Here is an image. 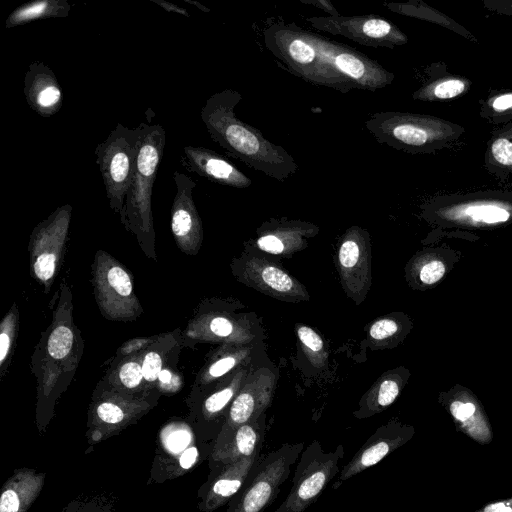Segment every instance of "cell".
Returning a JSON list of instances; mask_svg holds the SVG:
<instances>
[{
  "instance_id": "1",
  "label": "cell",
  "mask_w": 512,
  "mask_h": 512,
  "mask_svg": "<svg viewBox=\"0 0 512 512\" xmlns=\"http://www.w3.org/2000/svg\"><path fill=\"white\" fill-rule=\"evenodd\" d=\"M52 320L42 332L31 356L36 379L37 415L52 414L57 399L71 384L80 365L84 341L73 318V295L66 281L53 296Z\"/></svg>"
},
{
  "instance_id": "2",
  "label": "cell",
  "mask_w": 512,
  "mask_h": 512,
  "mask_svg": "<svg viewBox=\"0 0 512 512\" xmlns=\"http://www.w3.org/2000/svg\"><path fill=\"white\" fill-rule=\"evenodd\" d=\"M242 100V94L232 88L214 93L206 100L200 117L210 138L249 168L284 182L298 171V164L282 146L236 116L235 108Z\"/></svg>"
},
{
  "instance_id": "3",
  "label": "cell",
  "mask_w": 512,
  "mask_h": 512,
  "mask_svg": "<svg viewBox=\"0 0 512 512\" xmlns=\"http://www.w3.org/2000/svg\"><path fill=\"white\" fill-rule=\"evenodd\" d=\"M136 129V161L121 223L128 232L135 235L145 256L156 261L152 190L163 156L166 133L159 124L143 122Z\"/></svg>"
},
{
  "instance_id": "4",
  "label": "cell",
  "mask_w": 512,
  "mask_h": 512,
  "mask_svg": "<svg viewBox=\"0 0 512 512\" xmlns=\"http://www.w3.org/2000/svg\"><path fill=\"white\" fill-rule=\"evenodd\" d=\"M267 50L294 76L341 93L353 88L328 62L314 33L296 23L275 22L263 33Z\"/></svg>"
},
{
  "instance_id": "5",
  "label": "cell",
  "mask_w": 512,
  "mask_h": 512,
  "mask_svg": "<svg viewBox=\"0 0 512 512\" xmlns=\"http://www.w3.org/2000/svg\"><path fill=\"white\" fill-rule=\"evenodd\" d=\"M364 126L379 144L411 154L434 153L464 133L451 121L400 111L375 112Z\"/></svg>"
},
{
  "instance_id": "6",
  "label": "cell",
  "mask_w": 512,
  "mask_h": 512,
  "mask_svg": "<svg viewBox=\"0 0 512 512\" xmlns=\"http://www.w3.org/2000/svg\"><path fill=\"white\" fill-rule=\"evenodd\" d=\"M91 284L101 315L110 321L138 319L143 307L135 293L131 272L105 250H97L91 264Z\"/></svg>"
},
{
  "instance_id": "7",
  "label": "cell",
  "mask_w": 512,
  "mask_h": 512,
  "mask_svg": "<svg viewBox=\"0 0 512 512\" xmlns=\"http://www.w3.org/2000/svg\"><path fill=\"white\" fill-rule=\"evenodd\" d=\"M303 449V443H285L261 455L226 512H263L277 498Z\"/></svg>"
},
{
  "instance_id": "8",
  "label": "cell",
  "mask_w": 512,
  "mask_h": 512,
  "mask_svg": "<svg viewBox=\"0 0 512 512\" xmlns=\"http://www.w3.org/2000/svg\"><path fill=\"white\" fill-rule=\"evenodd\" d=\"M345 451L342 444L333 451H324L313 440L301 453L291 489L274 512H304L315 503L333 478L340 473V460Z\"/></svg>"
},
{
  "instance_id": "9",
  "label": "cell",
  "mask_w": 512,
  "mask_h": 512,
  "mask_svg": "<svg viewBox=\"0 0 512 512\" xmlns=\"http://www.w3.org/2000/svg\"><path fill=\"white\" fill-rule=\"evenodd\" d=\"M137 152V129L122 123L109 133L95 148L109 206L114 213L124 217L125 199L131 185Z\"/></svg>"
},
{
  "instance_id": "10",
  "label": "cell",
  "mask_w": 512,
  "mask_h": 512,
  "mask_svg": "<svg viewBox=\"0 0 512 512\" xmlns=\"http://www.w3.org/2000/svg\"><path fill=\"white\" fill-rule=\"evenodd\" d=\"M72 206L56 208L32 230L28 243L30 276L49 293L63 261Z\"/></svg>"
},
{
  "instance_id": "11",
  "label": "cell",
  "mask_w": 512,
  "mask_h": 512,
  "mask_svg": "<svg viewBox=\"0 0 512 512\" xmlns=\"http://www.w3.org/2000/svg\"><path fill=\"white\" fill-rule=\"evenodd\" d=\"M434 219L464 228H495L512 221V195L502 192L435 200L427 208Z\"/></svg>"
},
{
  "instance_id": "12",
  "label": "cell",
  "mask_w": 512,
  "mask_h": 512,
  "mask_svg": "<svg viewBox=\"0 0 512 512\" xmlns=\"http://www.w3.org/2000/svg\"><path fill=\"white\" fill-rule=\"evenodd\" d=\"M231 268L239 282L275 299L293 303L310 299L302 283L265 256L243 253L233 259Z\"/></svg>"
},
{
  "instance_id": "13",
  "label": "cell",
  "mask_w": 512,
  "mask_h": 512,
  "mask_svg": "<svg viewBox=\"0 0 512 512\" xmlns=\"http://www.w3.org/2000/svg\"><path fill=\"white\" fill-rule=\"evenodd\" d=\"M306 20L316 30L343 36L363 46L394 49L408 42L396 24L379 15L312 16Z\"/></svg>"
},
{
  "instance_id": "14",
  "label": "cell",
  "mask_w": 512,
  "mask_h": 512,
  "mask_svg": "<svg viewBox=\"0 0 512 512\" xmlns=\"http://www.w3.org/2000/svg\"><path fill=\"white\" fill-rule=\"evenodd\" d=\"M371 261L368 231L356 225L349 227L340 239L336 265L344 292L357 305L365 300L371 287Z\"/></svg>"
},
{
  "instance_id": "15",
  "label": "cell",
  "mask_w": 512,
  "mask_h": 512,
  "mask_svg": "<svg viewBox=\"0 0 512 512\" xmlns=\"http://www.w3.org/2000/svg\"><path fill=\"white\" fill-rule=\"evenodd\" d=\"M315 41L335 71L353 89L376 91L390 85L395 75L379 62L351 46L314 33Z\"/></svg>"
},
{
  "instance_id": "16",
  "label": "cell",
  "mask_w": 512,
  "mask_h": 512,
  "mask_svg": "<svg viewBox=\"0 0 512 512\" xmlns=\"http://www.w3.org/2000/svg\"><path fill=\"white\" fill-rule=\"evenodd\" d=\"M160 396L161 392L157 388L127 393L99 381L92 393L90 419L92 423L101 426L120 427L153 408Z\"/></svg>"
},
{
  "instance_id": "17",
  "label": "cell",
  "mask_w": 512,
  "mask_h": 512,
  "mask_svg": "<svg viewBox=\"0 0 512 512\" xmlns=\"http://www.w3.org/2000/svg\"><path fill=\"white\" fill-rule=\"evenodd\" d=\"M276 382L275 374L267 368H259L248 374L228 410L214 446L223 443L240 425L264 414L272 402Z\"/></svg>"
},
{
  "instance_id": "18",
  "label": "cell",
  "mask_w": 512,
  "mask_h": 512,
  "mask_svg": "<svg viewBox=\"0 0 512 512\" xmlns=\"http://www.w3.org/2000/svg\"><path fill=\"white\" fill-rule=\"evenodd\" d=\"M182 337L183 347H190L200 342L243 345L251 335L241 321L205 300L194 311Z\"/></svg>"
},
{
  "instance_id": "19",
  "label": "cell",
  "mask_w": 512,
  "mask_h": 512,
  "mask_svg": "<svg viewBox=\"0 0 512 512\" xmlns=\"http://www.w3.org/2000/svg\"><path fill=\"white\" fill-rule=\"evenodd\" d=\"M413 426L392 419L381 425L343 466L338 480L333 484L338 489L343 482L364 470L375 466L386 456L407 443L414 435Z\"/></svg>"
},
{
  "instance_id": "20",
  "label": "cell",
  "mask_w": 512,
  "mask_h": 512,
  "mask_svg": "<svg viewBox=\"0 0 512 512\" xmlns=\"http://www.w3.org/2000/svg\"><path fill=\"white\" fill-rule=\"evenodd\" d=\"M176 193L172 202L170 226L177 247L187 255H196L203 242V225L193 200L196 182L175 171Z\"/></svg>"
},
{
  "instance_id": "21",
  "label": "cell",
  "mask_w": 512,
  "mask_h": 512,
  "mask_svg": "<svg viewBox=\"0 0 512 512\" xmlns=\"http://www.w3.org/2000/svg\"><path fill=\"white\" fill-rule=\"evenodd\" d=\"M439 401L447 409L457 428L480 444L491 442L493 434L488 416L468 388L455 385L439 395Z\"/></svg>"
},
{
  "instance_id": "22",
  "label": "cell",
  "mask_w": 512,
  "mask_h": 512,
  "mask_svg": "<svg viewBox=\"0 0 512 512\" xmlns=\"http://www.w3.org/2000/svg\"><path fill=\"white\" fill-rule=\"evenodd\" d=\"M319 232V227L302 220L270 219L257 230L255 246L268 254L290 257L308 245V239Z\"/></svg>"
},
{
  "instance_id": "23",
  "label": "cell",
  "mask_w": 512,
  "mask_h": 512,
  "mask_svg": "<svg viewBox=\"0 0 512 512\" xmlns=\"http://www.w3.org/2000/svg\"><path fill=\"white\" fill-rule=\"evenodd\" d=\"M249 372L245 367H239L220 381L205 389L188 395L187 403L191 412L199 420L213 422L224 417L226 420L228 410L241 390Z\"/></svg>"
},
{
  "instance_id": "24",
  "label": "cell",
  "mask_w": 512,
  "mask_h": 512,
  "mask_svg": "<svg viewBox=\"0 0 512 512\" xmlns=\"http://www.w3.org/2000/svg\"><path fill=\"white\" fill-rule=\"evenodd\" d=\"M181 163L188 171L216 184L239 189L252 185V180L230 160L205 147L184 146Z\"/></svg>"
},
{
  "instance_id": "25",
  "label": "cell",
  "mask_w": 512,
  "mask_h": 512,
  "mask_svg": "<svg viewBox=\"0 0 512 512\" xmlns=\"http://www.w3.org/2000/svg\"><path fill=\"white\" fill-rule=\"evenodd\" d=\"M23 91L29 107L42 117H51L62 107L61 86L52 69L43 62L34 61L29 65Z\"/></svg>"
},
{
  "instance_id": "26",
  "label": "cell",
  "mask_w": 512,
  "mask_h": 512,
  "mask_svg": "<svg viewBox=\"0 0 512 512\" xmlns=\"http://www.w3.org/2000/svg\"><path fill=\"white\" fill-rule=\"evenodd\" d=\"M266 433L265 414L237 427L220 445L214 446L213 463L217 470L241 459L261 453Z\"/></svg>"
},
{
  "instance_id": "27",
  "label": "cell",
  "mask_w": 512,
  "mask_h": 512,
  "mask_svg": "<svg viewBox=\"0 0 512 512\" xmlns=\"http://www.w3.org/2000/svg\"><path fill=\"white\" fill-rule=\"evenodd\" d=\"M261 453L228 464L217 470L206 488L202 509L213 511L223 506L239 492Z\"/></svg>"
},
{
  "instance_id": "28",
  "label": "cell",
  "mask_w": 512,
  "mask_h": 512,
  "mask_svg": "<svg viewBox=\"0 0 512 512\" xmlns=\"http://www.w3.org/2000/svg\"><path fill=\"white\" fill-rule=\"evenodd\" d=\"M410 372L398 367L383 373L361 397L353 415L365 419L379 414L391 406L403 390Z\"/></svg>"
},
{
  "instance_id": "29",
  "label": "cell",
  "mask_w": 512,
  "mask_h": 512,
  "mask_svg": "<svg viewBox=\"0 0 512 512\" xmlns=\"http://www.w3.org/2000/svg\"><path fill=\"white\" fill-rule=\"evenodd\" d=\"M182 348L183 337L179 328L155 335L142 352V370L149 387L156 388L159 374L166 366L178 362Z\"/></svg>"
},
{
  "instance_id": "30",
  "label": "cell",
  "mask_w": 512,
  "mask_h": 512,
  "mask_svg": "<svg viewBox=\"0 0 512 512\" xmlns=\"http://www.w3.org/2000/svg\"><path fill=\"white\" fill-rule=\"evenodd\" d=\"M250 355L243 345L224 344L214 351L196 375L191 393L201 391L241 367Z\"/></svg>"
},
{
  "instance_id": "31",
  "label": "cell",
  "mask_w": 512,
  "mask_h": 512,
  "mask_svg": "<svg viewBox=\"0 0 512 512\" xmlns=\"http://www.w3.org/2000/svg\"><path fill=\"white\" fill-rule=\"evenodd\" d=\"M142 352L125 357H113L108 364L102 383L119 391L127 393H140L151 388L147 385L142 370Z\"/></svg>"
},
{
  "instance_id": "32",
  "label": "cell",
  "mask_w": 512,
  "mask_h": 512,
  "mask_svg": "<svg viewBox=\"0 0 512 512\" xmlns=\"http://www.w3.org/2000/svg\"><path fill=\"white\" fill-rule=\"evenodd\" d=\"M449 261L437 250L421 251L406 265V279L417 290H426L437 285L449 271Z\"/></svg>"
},
{
  "instance_id": "33",
  "label": "cell",
  "mask_w": 512,
  "mask_h": 512,
  "mask_svg": "<svg viewBox=\"0 0 512 512\" xmlns=\"http://www.w3.org/2000/svg\"><path fill=\"white\" fill-rule=\"evenodd\" d=\"M43 474L22 470L14 474L3 487L0 512H26L41 491Z\"/></svg>"
},
{
  "instance_id": "34",
  "label": "cell",
  "mask_w": 512,
  "mask_h": 512,
  "mask_svg": "<svg viewBox=\"0 0 512 512\" xmlns=\"http://www.w3.org/2000/svg\"><path fill=\"white\" fill-rule=\"evenodd\" d=\"M412 328L409 317L403 313H393L378 318L367 329V340L372 349L397 346Z\"/></svg>"
},
{
  "instance_id": "35",
  "label": "cell",
  "mask_w": 512,
  "mask_h": 512,
  "mask_svg": "<svg viewBox=\"0 0 512 512\" xmlns=\"http://www.w3.org/2000/svg\"><path fill=\"white\" fill-rule=\"evenodd\" d=\"M383 5L394 13L440 25L461 35L469 41L477 42V39L470 31L423 1L409 0L406 2H386Z\"/></svg>"
},
{
  "instance_id": "36",
  "label": "cell",
  "mask_w": 512,
  "mask_h": 512,
  "mask_svg": "<svg viewBox=\"0 0 512 512\" xmlns=\"http://www.w3.org/2000/svg\"><path fill=\"white\" fill-rule=\"evenodd\" d=\"M71 5L66 0H34L16 7L5 21L6 28L24 25L36 20L67 17Z\"/></svg>"
},
{
  "instance_id": "37",
  "label": "cell",
  "mask_w": 512,
  "mask_h": 512,
  "mask_svg": "<svg viewBox=\"0 0 512 512\" xmlns=\"http://www.w3.org/2000/svg\"><path fill=\"white\" fill-rule=\"evenodd\" d=\"M471 82L459 75H443L427 80L412 94L414 100L435 102L454 99L469 91Z\"/></svg>"
},
{
  "instance_id": "38",
  "label": "cell",
  "mask_w": 512,
  "mask_h": 512,
  "mask_svg": "<svg viewBox=\"0 0 512 512\" xmlns=\"http://www.w3.org/2000/svg\"><path fill=\"white\" fill-rule=\"evenodd\" d=\"M485 161L493 173L512 174V121L493 133Z\"/></svg>"
},
{
  "instance_id": "39",
  "label": "cell",
  "mask_w": 512,
  "mask_h": 512,
  "mask_svg": "<svg viewBox=\"0 0 512 512\" xmlns=\"http://www.w3.org/2000/svg\"><path fill=\"white\" fill-rule=\"evenodd\" d=\"M19 331V310L14 302L0 323V379L9 371Z\"/></svg>"
},
{
  "instance_id": "40",
  "label": "cell",
  "mask_w": 512,
  "mask_h": 512,
  "mask_svg": "<svg viewBox=\"0 0 512 512\" xmlns=\"http://www.w3.org/2000/svg\"><path fill=\"white\" fill-rule=\"evenodd\" d=\"M480 116L494 124L512 121V91L496 93L481 104Z\"/></svg>"
},
{
  "instance_id": "41",
  "label": "cell",
  "mask_w": 512,
  "mask_h": 512,
  "mask_svg": "<svg viewBox=\"0 0 512 512\" xmlns=\"http://www.w3.org/2000/svg\"><path fill=\"white\" fill-rule=\"evenodd\" d=\"M296 334L309 361L317 368L327 363V352L321 336L311 327L297 324Z\"/></svg>"
},
{
  "instance_id": "42",
  "label": "cell",
  "mask_w": 512,
  "mask_h": 512,
  "mask_svg": "<svg viewBox=\"0 0 512 512\" xmlns=\"http://www.w3.org/2000/svg\"><path fill=\"white\" fill-rule=\"evenodd\" d=\"M177 364L178 362L166 366L159 374L156 388L161 394H174L182 389L184 379Z\"/></svg>"
},
{
  "instance_id": "43",
  "label": "cell",
  "mask_w": 512,
  "mask_h": 512,
  "mask_svg": "<svg viewBox=\"0 0 512 512\" xmlns=\"http://www.w3.org/2000/svg\"><path fill=\"white\" fill-rule=\"evenodd\" d=\"M155 338L154 336L151 337H141V338H134L130 339L126 342H124L116 351L115 356L116 358L125 357L140 351H143Z\"/></svg>"
},
{
  "instance_id": "44",
  "label": "cell",
  "mask_w": 512,
  "mask_h": 512,
  "mask_svg": "<svg viewBox=\"0 0 512 512\" xmlns=\"http://www.w3.org/2000/svg\"><path fill=\"white\" fill-rule=\"evenodd\" d=\"M190 438V434L184 431L173 432L167 439V445L171 451L178 452L186 447Z\"/></svg>"
},
{
  "instance_id": "45",
  "label": "cell",
  "mask_w": 512,
  "mask_h": 512,
  "mask_svg": "<svg viewBox=\"0 0 512 512\" xmlns=\"http://www.w3.org/2000/svg\"><path fill=\"white\" fill-rule=\"evenodd\" d=\"M483 6L498 14L512 16V0H484Z\"/></svg>"
},
{
  "instance_id": "46",
  "label": "cell",
  "mask_w": 512,
  "mask_h": 512,
  "mask_svg": "<svg viewBox=\"0 0 512 512\" xmlns=\"http://www.w3.org/2000/svg\"><path fill=\"white\" fill-rule=\"evenodd\" d=\"M474 512H512V498L487 503Z\"/></svg>"
},
{
  "instance_id": "47",
  "label": "cell",
  "mask_w": 512,
  "mask_h": 512,
  "mask_svg": "<svg viewBox=\"0 0 512 512\" xmlns=\"http://www.w3.org/2000/svg\"><path fill=\"white\" fill-rule=\"evenodd\" d=\"M300 2L323 10L328 14V16L336 17L340 15L336 7L329 0H300Z\"/></svg>"
},
{
  "instance_id": "48",
  "label": "cell",
  "mask_w": 512,
  "mask_h": 512,
  "mask_svg": "<svg viewBox=\"0 0 512 512\" xmlns=\"http://www.w3.org/2000/svg\"><path fill=\"white\" fill-rule=\"evenodd\" d=\"M198 457L197 448L192 446L187 448L179 458V464L183 469H189L193 466Z\"/></svg>"
},
{
  "instance_id": "49",
  "label": "cell",
  "mask_w": 512,
  "mask_h": 512,
  "mask_svg": "<svg viewBox=\"0 0 512 512\" xmlns=\"http://www.w3.org/2000/svg\"><path fill=\"white\" fill-rule=\"evenodd\" d=\"M151 2L155 3L156 5L160 6L167 12H174L186 17H189V13L186 9L172 3L166 0H150Z\"/></svg>"
},
{
  "instance_id": "50",
  "label": "cell",
  "mask_w": 512,
  "mask_h": 512,
  "mask_svg": "<svg viewBox=\"0 0 512 512\" xmlns=\"http://www.w3.org/2000/svg\"><path fill=\"white\" fill-rule=\"evenodd\" d=\"M184 2L187 3V4H190L192 6H195L197 9H199L202 12H205V13L210 12V9L208 7L204 6L203 4H201L198 1H195V0H184Z\"/></svg>"
}]
</instances>
